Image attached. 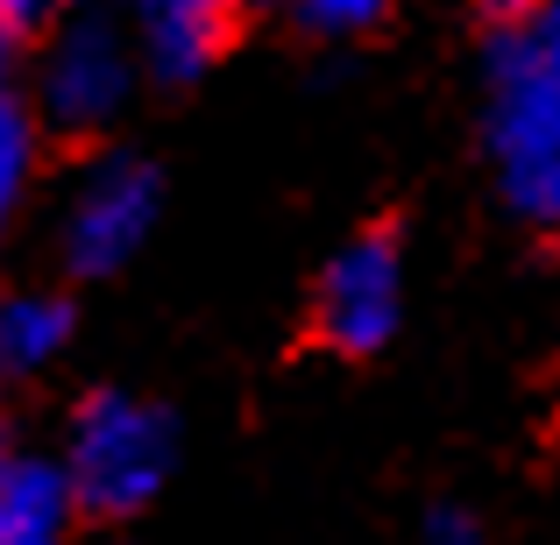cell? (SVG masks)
I'll use <instances>...</instances> for the list:
<instances>
[{
	"mask_svg": "<svg viewBox=\"0 0 560 545\" xmlns=\"http://www.w3.org/2000/svg\"><path fill=\"white\" fill-rule=\"evenodd\" d=\"M256 8H270V0H256ZM284 8H291V0H284Z\"/></svg>",
	"mask_w": 560,
	"mask_h": 545,
	"instance_id": "cell-16",
	"label": "cell"
},
{
	"mask_svg": "<svg viewBox=\"0 0 560 545\" xmlns=\"http://www.w3.org/2000/svg\"><path fill=\"white\" fill-rule=\"evenodd\" d=\"M497 205L518 227H560V8L504 28L490 43V99H482Z\"/></svg>",
	"mask_w": 560,
	"mask_h": 545,
	"instance_id": "cell-1",
	"label": "cell"
},
{
	"mask_svg": "<svg viewBox=\"0 0 560 545\" xmlns=\"http://www.w3.org/2000/svg\"><path fill=\"white\" fill-rule=\"evenodd\" d=\"M178 467V425L164 404L136 390H93L71 411L65 433V482L79 518H142Z\"/></svg>",
	"mask_w": 560,
	"mask_h": 545,
	"instance_id": "cell-2",
	"label": "cell"
},
{
	"mask_svg": "<svg viewBox=\"0 0 560 545\" xmlns=\"http://www.w3.org/2000/svg\"><path fill=\"white\" fill-rule=\"evenodd\" d=\"M405 327V241L390 227H370L327 256L313 284V341L327 355L370 362Z\"/></svg>",
	"mask_w": 560,
	"mask_h": 545,
	"instance_id": "cell-4",
	"label": "cell"
},
{
	"mask_svg": "<svg viewBox=\"0 0 560 545\" xmlns=\"http://www.w3.org/2000/svg\"><path fill=\"white\" fill-rule=\"evenodd\" d=\"M425 545H497L482 532L468 510H433V524H425Z\"/></svg>",
	"mask_w": 560,
	"mask_h": 545,
	"instance_id": "cell-11",
	"label": "cell"
},
{
	"mask_svg": "<svg viewBox=\"0 0 560 545\" xmlns=\"http://www.w3.org/2000/svg\"><path fill=\"white\" fill-rule=\"evenodd\" d=\"M79 496L65 482V461L14 453L0 475V545H71Z\"/></svg>",
	"mask_w": 560,
	"mask_h": 545,
	"instance_id": "cell-7",
	"label": "cell"
},
{
	"mask_svg": "<svg viewBox=\"0 0 560 545\" xmlns=\"http://www.w3.org/2000/svg\"><path fill=\"white\" fill-rule=\"evenodd\" d=\"M234 8L242 0H136V57L150 64V79H206L234 36Z\"/></svg>",
	"mask_w": 560,
	"mask_h": 545,
	"instance_id": "cell-6",
	"label": "cell"
},
{
	"mask_svg": "<svg viewBox=\"0 0 560 545\" xmlns=\"http://www.w3.org/2000/svg\"><path fill=\"white\" fill-rule=\"evenodd\" d=\"M71 347V305L57 291H8L0 298V368L36 376Z\"/></svg>",
	"mask_w": 560,
	"mask_h": 545,
	"instance_id": "cell-8",
	"label": "cell"
},
{
	"mask_svg": "<svg viewBox=\"0 0 560 545\" xmlns=\"http://www.w3.org/2000/svg\"><path fill=\"white\" fill-rule=\"evenodd\" d=\"M482 14H490L497 28H525V22H539L547 8H560V0H476Z\"/></svg>",
	"mask_w": 560,
	"mask_h": 545,
	"instance_id": "cell-12",
	"label": "cell"
},
{
	"mask_svg": "<svg viewBox=\"0 0 560 545\" xmlns=\"http://www.w3.org/2000/svg\"><path fill=\"white\" fill-rule=\"evenodd\" d=\"M28 178H36V121H28L14 99H0V234L22 213Z\"/></svg>",
	"mask_w": 560,
	"mask_h": 545,
	"instance_id": "cell-9",
	"label": "cell"
},
{
	"mask_svg": "<svg viewBox=\"0 0 560 545\" xmlns=\"http://www.w3.org/2000/svg\"><path fill=\"white\" fill-rule=\"evenodd\" d=\"M291 8H299V22L313 36H362V28H376L390 14V0H291Z\"/></svg>",
	"mask_w": 560,
	"mask_h": 545,
	"instance_id": "cell-10",
	"label": "cell"
},
{
	"mask_svg": "<svg viewBox=\"0 0 560 545\" xmlns=\"http://www.w3.org/2000/svg\"><path fill=\"white\" fill-rule=\"evenodd\" d=\"M164 213V178L142 156H100L85 164V178L65 191L57 213V262L71 276H114L142 256V241L156 234Z\"/></svg>",
	"mask_w": 560,
	"mask_h": 545,
	"instance_id": "cell-3",
	"label": "cell"
},
{
	"mask_svg": "<svg viewBox=\"0 0 560 545\" xmlns=\"http://www.w3.org/2000/svg\"><path fill=\"white\" fill-rule=\"evenodd\" d=\"M8 461H14V447H8V439H0V475H8Z\"/></svg>",
	"mask_w": 560,
	"mask_h": 545,
	"instance_id": "cell-15",
	"label": "cell"
},
{
	"mask_svg": "<svg viewBox=\"0 0 560 545\" xmlns=\"http://www.w3.org/2000/svg\"><path fill=\"white\" fill-rule=\"evenodd\" d=\"M128 93H136V50L114 22L100 14H71L57 28V43L43 50L36 71V114L57 135H100L107 121H121Z\"/></svg>",
	"mask_w": 560,
	"mask_h": 545,
	"instance_id": "cell-5",
	"label": "cell"
},
{
	"mask_svg": "<svg viewBox=\"0 0 560 545\" xmlns=\"http://www.w3.org/2000/svg\"><path fill=\"white\" fill-rule=\"evenodd\" d=\"M0 99H8V22H0Z\"/></svg>",
	"mask_w": 560,
	"mask_h": 545,
	"instance_id": "cell-14",
	"label": "cell"
},
{
	"mask_svg": "<svg viewBox=\"0 0 560 545\" xmlns=\"http://www.w3.org/2000/svg\"><path fill=\"white\" fill-rule=\"evenodd\" d=\"M65 0H0V22L8 28H28V22H43V14H57Z\"/></svg>",
	"mask_w": 560,
	"mask_h": 545,
	"instance_id": "cell-13",
	"label": "cell"
}]
</instances>
